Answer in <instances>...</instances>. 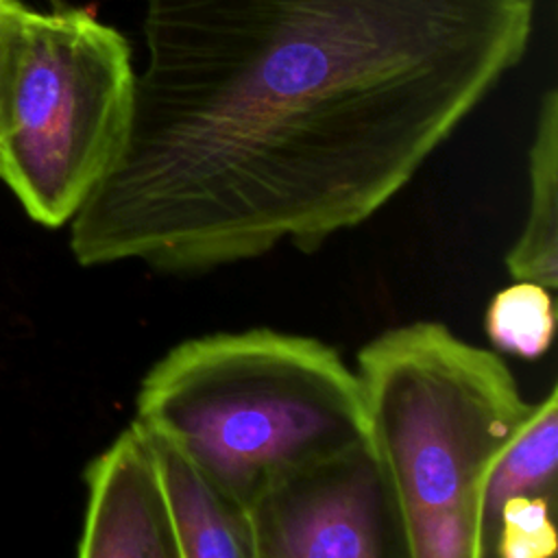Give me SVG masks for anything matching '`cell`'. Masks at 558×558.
<instances>
[{
  "instance_id": "obj_1",
  "label": "cell",
  "mask_w": 558,
  "mask_h": 558,
  "mask_svg": "<svg viewBox=\"0 0 558 558\" xmlns=\"http://www.w3.org/2000/svg\"><path fill=\"white\" fill-rule=\"evenodd\" d=\"M536 0H144L131 131L78 264L203 272L388 205L527 54Z\"/></svg>"
},
{
  "instance_id": "obj_2",
  "label": "cell",
  "mask_w": 558,
  "mask_h": 558,
  "mask_svg": "<svg viewBox=\"0 0 558 558\" xmlns=\"http://www.w3.org/2000/svg\"><path fill=\"white\" fill-rule=\"evenodd\" d=\"M135 427L251 504L279 477L368 440L357 373L316 338L222 331L170 349L142 379Z\"/></svg>"
},
{
  "instance_id": "obj_3",
  "label": "cell",
  "mask_w": 558,
  "mask_h": 558,
  "mask_svg": "<svg viewBox=\"0 0 558 558\" xmlns=\"http://www.w3.org/2000/svg\"><path fill=\"white\" fill-rule=\"evenodd\" d=\"M368 442L416 558H482L488 469L532 403L497 353L418 320L357 353Z\"/></svg>"
},
{
  "instance_id": "obj_4",
  "label": "cell",
  "mask_w": 558,
  "mask_h": 558,
  "mask_svg": "<svg viewBox=\"0 0 558 558\" xmlns=\"http://www.w3.org/2000/svg\"><path fill=\"white\" fill-rule=\"evenodd\" d=\"M129 39L92 7H22L0 133V181L39 225L74 218L131 131Z\"/></svg>"
},
{
  "instance_id": "obj_5",
  "label": "cell",
  "mask_w": 558,
  "mask_h": 558,
  "mask_svg": "<svg viewBox=\"0 0 558 558\" xmlns=\"http://www.w3.org/2000/svg\"><path fill=\"white\" fill-rule=\"evenodd\" d=\"M248 508L255 558H416L368 440L279 477Z\"/></svg>"
},
{
  "instance_id": "obj_6",
  "label": "cell",
  "mask_w": 558,
  "mask_h": 558,
  "mask_svg": "<svg viewBox=\"0 0 558 558\" xmlns=\"http://www.w3.org/2000/svg\"><path fill=\"white\" fill-rule=\"evenodd\" d=\"M78 558H181L146 436L131 423L87 471Z\"/></svg>"
},
{
  "instance_id": "obj_7",
  "label": "cell",
  "mask_w": 558,
  "mask_h": 558,
  "mask_svg": "<svg viewBox=\"0 0 558 558\" xmlns=\"http://www.w3.org/2000/svg\"><path fill=\"white\" fill-rule=\"evenodd\" d=\"M144 436L159 466L181 558H255L248 504L214 484L168 440Z\"/></svg>"
},
{
  "instance_id": "obj_8",
  "label": "cell",
  "mask_w": 558,
  "mask_h": 558,
  "mask_svg": "<svg viewBox=\"0 0 558 558\" xmlns=\"http://www.w3.org/2000/svg\"><path fill=\"white\" fill-rule=\"evenodd\" d=\"M530 203L523 229L506 255L514 281L547 290L558 283V92L549 87L536 109L527 150Z\"/></svg>"
},
{
  "instance_id": "obj_9",
  "label": "cell",
  "mask_w": 558,
  "mask_h": 558,
  "mask_svg": "<svg viewBox=\"0 0 558 558\" xmlns=\"http://www.w3.org/2000/svg\"><path fill=\"white\" fill-rule=\"evenodd\" d=\"M558 395L532 403L523 423L493 460L482 493V558L486 536L499 508L512 497L556 499Z\"/></svg>"
},
{
  "instance_id": "obj_10",
  "label": "cell",
  "mask_w": 558,
  "mask_h": 558,
  "mask_svg": "<svg viewBox=\"0 0 558 558\" xmlns=\"http://www.w3.org/2000/svg\"><path fill=\"white\" fill-rule=\"evenodd\" d=\"M486 333L508 355L541 357L554 336V307L547 288L514 281L499 290L486 312Z\"/></svg>"
},
{
  "instance_id": "obj_11",
  "label": "cell",
  "mask_w": 558,
  "mask_h": 558,
  "mask_svg": "<svg viewBox=\"0 0 558 558\" xmlns=\"http://www.w3.org/2000/svg\"><path fill=\"white\" fill-rule=\"evenodd\" d=\"M551 497L508 499L486 536L484 558H556Z\"/></svg>"
},
{
  "instance_id": "obj_12",
  "label": "cell",
  "mask_w": 558,
  "mask_h": 558,
  "mask_svg": "<svg viewBox=\"0 0 558 558\" xmlns=\"http://www.w3.org/2000/svg\"><path fill=\"white\" fill-rule=\"evenodd\" d=\"M20 0H0V133L4 122V96H7V83H9V70H11V52H13V39L17 28V17L22 11Z\"/></svg>"
}]
</instances>
